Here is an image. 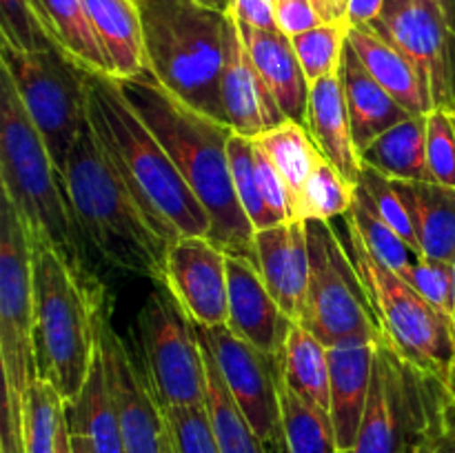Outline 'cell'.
Here are the masks:
<instances>
[{
    "mask_svg": "<svg viewBox=\"0 0 455 453\" xmlns=\"http://www.w3.org/2000/svg\"><path fill=\"white\" fill-rule=\"evenodd\" d=\"M355 198V185H351L327 158L315 167L305 187L300 204L302 220H336L345 218Z\"/></svg>",
    "mask_w": 455,
    "mask_h": 453,
    "instance_id": "cell-37",
    "label": "cell"
},
{
    "mask_svg": "<svg viewBox=\"0 0 455 453\" xmlns=\"http://www.w3.org/2000/svg\"><path fill=\"white\" fill-rule=\"evenodd\" d=\"M309 284L296 322L323 345H373L385 336L349 247L333 220H307Z\"/></svg>",
    "mask_w": 455,
    "mask_h": 453,
    "instance_id": "cell-8",
    "label": "cell"
},
{
    "mask_svg": "<svg viewBox=\"0 0 455 453\" xmlns=\"http://www.w3.org/2000/svg\"><path fill=\"white\" fill-rule=\"evenodd\" d=\"M98 342L111 398L118 411L124 453H160L167 431L163 407L151 391L142 364L118 336L111 318L105 314V306L98 320Z\"/></svg>",
    "mask_w": 455,
    "mask_h": 453,
    "instance_id": "cell-15",
    "label": "cell"
},
{
    "mask_svg": "<svg viewBox=\"0 0 455 453\" xmlns=\"http://www.w3.org/2000/svg\"><path fill=\"white\" fill-rule=\"evenodd\" d=\"M427 167L431 182L455 187V120L447 111L427 114Z\"/></svg>",
    "mask_w": 455,
    "mask_h": 453,
    "instance_id": "cell-43",
    "label": "cell"
},
{
    "mask_svg": "<svg viewBox=\"0 0 455 453\" xmlns=\"http://www.w3.org/2000/svg\"><path fill=\"white\" fill-rule=\"evenodd\" d=\"M373 358H376V342L329 349V373H331L329 416L340 453L354 451L358 440L369 389H371Z\"/></svg>",
    "mask_w": 455,
    "mask_h": 453,
    "instance_id": "cell-20",
    "label": "cell"
},
{
    "mask_svg": "<svg viewBox=\"0 0 455 453\" xmlns=\"http://www.w3.org/2000/svg\"><path fill=\"white\" fill-rule=\"evenodd\" d=\"M65 417L71 431H78L89 440L93 453H124L118 411H116L109 382H107L100 342H98L96 360L78 400L65 404Z\"/></svg>",
    "mask_w": 455,
    "mask_h": 453,
    "instance_id": "cell-28",
    "label": "cell"
},
{
    "mask_svg": "<svg viewBox=\"0 0 455 453\" xmlns=\"http://www.w3.org/2000/svg\"><path fill=\"white\" fill-rule=\"evenodd\" d=\"M58 453H74V451H71V440H69V426H67V417H62L60 435H58Z\"/></svg>",
    "mask_w": 455,
    "mask_h": 453,
    "instance_id": "cell-49",
    "label": "cell"
},
{
    "mask_svg": "<svg viewBox=\"0 0 455 453\" xmlns=\"http://www.w3.org/2000/svg\"><path fill=\"white\" fill-rule=\"evenodd\" d=\"M453 120H455V115H453Z\"/></svg>",
    "mask_w": 455,
    "mask_h": 453,
    "instance_id": "cell-55",
    "label": "cell"
},
{
    "mask_svg": "<svg viewBox=\"0 0 455 453\" xmlns=\"http://www.w3.org/2000/svg\"><path fill=\"white\" fill-rule=\"evenodd\" d=\"M283 429L289 453H340L329 413L293 393L287 385H280Z\"/></svg>",
    "mask_w": 455,
    "mask_h": 453,
    "instance_id": "cell-34",
    "label": "cell"
},
{
    "mask_svg": "<svg viewBox=\"0 0 455 453\" xmlns=\"http://www.w3.org/2000/svg\"><path fill=\"white\" fill-rule=\"evenodd\" d=\"M347 247L358 266L385 336L409 360L447 385L455 367V322L422 298L407 280L373 258L347 226Z\"/></svg>",
    "mask_w": 455,
    "mask_h": 453,
    "instance_id": "cell-9",
    "label": "cell"
},
{
    "mask_svg": "<svg viewBox=\"0 0 455 453\" xmlns=\"http://www.w3.org/2000/svg\"><path fill=\"white\" fill-rule=\"evenodd\" d=\"M164 284L194 324L222 327L229 322L227 251L212 238L182 235L169 244Z\"/></svg>",
    "mask_w": 455,
    "mask_h": 453,
    "instance_id": "cell-16",
    "label": "cell"
},
{
    "mask_svg": "<svg viewBox=\"0 0 455 453\" xmlns=\"http://www.w3.org/2000/svg\"><path fill=\"white\" fill-rule=\"evenodd\" d=\"M338 7L342 9V13H345V9H347V0H338Z\"/></svg>",
    "mask_w": 455,
    "mask_h": 453,
    "instance_id": "cell-53",
    "label": "cell"
},
{
    "mask_svg": "<svg viewBox=\"0 0 455 453\" xmlns=\"http://www.w3.org/2000/svg\"><path fill=\"white\" fill-rule=\"evenodd\" d=\"M84 4L114 67V78L149 76L151 69L136 0H84Z\"/></svg>",
    "mask_w": 455,
    "mask_h": 453,
    "instance_id": "cell-26",
    "label": "cell"
},
{
    "mask_svg": "<svg viewBox=\"0 0 455 453\" xmlns=\"http://www.w3.org/2000/svg\"><path fill=\"white\" fill-rule=\"evenodd\" d=\"M31 4L58 52L87 71L114 76V67L93 29L84 0H31Z\"/></svg>",
    "mask_w": 455,
    "mask_h": 453,
    "instance_id": "cell-27",
    "label": "cell"
},
{
    "mask_svg": "<svg viewBox=\"0 0 455 453\" xmlns=\"http://www.w3.org/2000/svg\"><path fill=\"white\" fill-rule=\"evenodd\" d=\"M238 29L253 65L265 78L283 114L287 115V120L305 124L311 83L302 71L291 38L278 29H253L240 22Z\"/></svg>",
    "mask_w": 455,
    "mask_h": 453,
    "instance_id": "cell-21",
    "label": "cell"
},
{
    "mask_svg": "<svg viewBox=\"0 0 455 453\" xmlns=\"http://www.w3.org/2000/svg\"><path fill=\"white\" fill-rule=\"evenodd\" d=\"M31 242V240H29ZM34 249L36 373L62 402L78 400L98 354V320L105 289H89L69 265L43 242Z\"/></svg>",
    "mask_w": 455,
    "mask_h": 453,
    "instance_id": "cell-5",
    "label": "cell"
},
{
    "mask_svg": "<svg viewBox=\"0 0 455 453\" xmlns=\"http://www.w3.org/2000/svg\"><path fill=\"white\" fill-rule=\"evenodd\" d=\"M431 3H435L440 9H443V13L447 16L449 25L455 29V0H431Z\"/></svg>",
    "mask_w": 455,
    "mask_h": 453,
    "instance_id": "cell-50",
    "label": "cell"
},
{
    "mask_svg": "<svg viewBox=\"0 0 455 453\" xmlns=\"http://www.w3.org/2000/svg\"><path fill=\"white\" fill-rule=\"evenodd\" d=\"M449 389L382 336L376 342L371 389L351 453H420L434 435Z\"/></svg>",
    "mask_w": 455,
    "mask_h": 453,
    "instance_id": "cell-7",
    "label": "cell"
},
{
    "mask_svg": "<svg viewBox=\"0 0 455 453\" xmlns=\"http://www.w3.org/2000/svg\"><path fill=\"white\" fill-rule=\"evenodd\" d=\"M373 29L422 76L434 109L455 115V29L431 0H387Z\"/></svg>",
    "mask_w": 455,
    "mask_h": 453,
    "instance_id": "cell-14",
    "label": "cell"
},
{
    "mask_svg": "<svg viewBox=\"0 0 455 453\" xmlns=\"http://www.w3.org/2000/svg\"><path fill=\"white\" fill-rule=\"evenodd\" d=\"M229 13L240 25L253 27V29H278L275 0H234Z\"/></svg>",
    "mask_w": 455,
    "mask_h": 453,
    "instance_id": "cell-45",
    "label": "cell"
},
{
    "mask_svg": "<svg viewBox=\"0 0 455 453\" xmlns=\"http://www.w3.org/2000/svg\"><path fill=\"white\" fill-rule=\"evenodd\" d=\"M229 164H231V178H234L235 195L240 200V207L247 213L251 220L253 229H269V226L280 225L269 211L260 195V187H258V173H256V154H253L251 138H244L240 133H234L229 140Z\"/></svg>",
    "mask_w": 455,
    "mask_h": 453,
    "instance_id": "cell-38",
    "label": "cell"
},
{
    "mask_svg": "<svg viewBox=\"0 0 455 453\" xmlns=\"http://www.w3.org/2000/svg\"><path fill=\"white\" fill-rule=\"evenodd\" d=\"M453 322H455V309H453Z\"/></svg>",
    "mask_w": 455,
    "mask_h": 453,
    "instance_id": "cell-54",
    "label": "cell"
},
{
    "mask_svg": "<svg viewBox=\"0 0 455 453\" xmlns=\"http://www.w3.org/2000/svg\"><path fill=\"white\" fill-rule=\"evenodd\" d=\"M347 226L355 231L363 244L367 247V251L373 258L382 262L385 266L394 269L395 274H403L409 265L418 260V256L413 253V249L404 242L398 235V231L391 229L385 220L380 218V213L373 209L371 200L364 194V189L360 185H355V198L351 209L345 216Z\"/></svg>",
    "mask_w": 455,
    "mask_h": 453,
    "instance_id": "cell-33",
    "label": "cell"
},
{
    "mask_svg": "<svg viewBox=\"0 0 455 453\" xmlns=\"http://www.w3.org/2000/svg\"><path fill=\"white\" fill-rule=\"evenodd\" d=\"M167 422V420H164ZM160 453H178L176 451V444H173V440H172V433H169V429L164 431V438H163V451Z\"/></svg>",
    "mask_w": 455,
    "mask_h": 453,
    "instance_id": "cell-52",
    "label": "cell"
},
{
    "mask_svg": "<svg viewBox=\"0 0 455 453\" xmlns=\"http://www.w3.org/2000/svg\"><path fill=\"white\" fill-rule=\"evenodd\" d=\"M220 98L227 124L244 138H258L260 133L278 127L287 120L267 87L265 78L253 65L235 18L227 16L225 27V60H222Z\"/></svg>",
    "mask_w": 455,
    "mask_h": 453,
    "instance_id": "cell-17",
    "label": "cell"
},
{
    "mask_svg": "<svg viewBox=\"0 0 455 453\" xmlns=\"http://www.w3.org/2000/svg\"><path fill=\"white\" fill-rule=\"evenodd\" d=\"M342 87H345L347 111L358 151L363 154L376 138L389 131L395 124L411 118V111L404 109L360 62L354 49L347 43L340 65Z\"/></svg>",
    "mask_w": 455,
    "mask_h": 453,
    "instance_id": "cell-23",
    "label": "cell"
},
{
    "mask_svg": "<svg viewBox=\"0 0 455 453\" xmlns=\"http://www.w3.org/2000/svg\"><path fill=\"white\" fill-rule=\"evenodd\" d=\"M87 91L89 124L98 142L160 234L169 242L182 235L212 238V218L163 142L127 100L118 80L89 71Z\"/></svg>",
    "mask_w": 455,
    "mask_h": 453,
    "instance_id": "cell-2",
    "label": "cell"
},
{
    "mask_svg": "<svg viewBox=\"0 0 455 453\" xmlns=\"http://www.w3.org/2000/svg\"><path fill=\"white\" fill-rule=\"evenodd\" d=\"M194 329L204 349L212 354L235 407L256 431L267 453H289L280 407L283 371L278 360L235 336L227 324H194Z\"/></svg>",
    "mask_w": 455,
    "mask_h": 453,
    "instance_id": "cell-13",
    "label": "cell"
},
{
    "mask_svg": "<svg viewBox=\"0 0 455 453\" xmlns=\"http://www.w3.org/2000/svg\"><path fill=\"white\" fill-rule=\"evenodd\" d=\"M404 280L420 293L422 298L438 306L443 314L451 315L455 309V265L453 262L418 258L413 265L403 271Z\"/></svg>",
    "mask_w": 455,
    "mask_h": 453,
    "instance_id": "cell-42",
    "label": "cell"
},
{
    "mask_svg": "<svg viewBox=\"0 0 455 453\" xmlns=\"http://www.w3.org/2000/svg\"><path fill=\"white\" fill-rule=\"evenodd\" d=\"M347 34H349L347 20H338L323 22V25L305 31V34L293 36L291 44L311 84L327 78V76L340 74L342 56H345L347 49Z\"/></svg>",
    "mask_w": 455,
    "mask_h": 453,
    "instance_id": "cell-36",
    "label": "cell"
},
{
    "mask_svg": "<svg viewBox=\"0 0 455 453\" xmlns=\"http://www.w3.org/2000/svg\"><path fill=\"white\" fill-rule=\"evenodd\" d=\"M253 265L284 314L298 320L309 284V238L307 220H289L253 235Z\"/></svg>",
    "mask_w": 455,
    "mask_h": 453,
    "instance_id": "cell-19",
    "label": "cell"
},
{
    "mask_svg": "<svg viewBox=\"0 0 455 453\" xmlns=\"http://www.w3.org/2000/svg\"><path fill=\"white\" fill-rule=\"evenodd\" d=\"M307 129L314 136L324 158L351 182L358 185L363 158L355 147L349 111H347L342 76L333 74L311 84Z\"/></svg>",
    "mask_w": 455,
    "mask_h": 453,
    "instance_id": "cell-22",
    "label": "cell"
},
{
    "mask_svg": "<svg viewBox=\"0 0 455 453\" xmlns=\"http://www.w3.org/2000/svg\"><path fill=\"white\" fill-rule=\"evenodd\" d=\"M0 182L31 242L52 247L89 289H105L76 220L65 178L31 123L7 71L0 69Z\"/></svg>",
    "mask_w": 455,
    "mask_h": 453,
    "instance_id": "cell-3",
    "label": "cell"
},
{
    "mask_svg": "<svg viewBox=\"0 0 455 453\" xmlns=\"http://www.w3.org/2000/svg\"><path fill=\"white\" fill-rule=\"evenodd\" d=\"M363 164L391 180H429L427 167V115H411L371 142L360 154Z\"/></svg>",
    "mask_w": 455,
    "mask_h": 453,
    "instance_id": "cell-30",
    "label": "cell"
},
{
    "mask_svg": "<svg viewBox=\"0 0 455 453\" xmlns=\"http://www.w3.org/2000/svg\"><path fill=\"white\" fill-rule=\"evenodd\" d=\"M387 0H347L345 20L349 27H371L382 16Z\"/></svg>",
    "mask_w": 455,
    "mask_h": 453,
    "instance_id": "cell-47",
    "label": "cell"
},
{
    "mask_svg": "<svg viewBox=\"0 0 455 453\" xmlns=\"http://www.w3.org/2000/svg\"><path fill=\"white\" fill-rule=\"evenodd\" d=\"M34 249L16 209H0V369L4 395L25 398L36 373Z\"/></svg>",
    "mask_w": 455,
    "mask_h": 453,
    "instance_id": "cell-12",
    "label": "cell"
},
{
    "mask_svg": "<svg viewBox=\"0 0 455 453\" xmlns=\"http://www.w3.org/2000/svg\"><path fill=\"white\" fill-rule=\"evenodd\" d=\"M280 371H283V382L293 393L320 411L329 413V395H331L329 346L323 345L302 324L293 322L280 360Z\"/></svg>",
    "mask_w": 455,
    "mask_h": 453,
    "instance_id": "cell-31",
    "label": "cell"
},
{
    "mask_svg": "<svg viewBox=\"0 0 455 453\" xmlns=\"http://www.w3.org/2000/svg\"><path fill=\"white\" fill-rule=\"evenodd\" d=\"M116 80L209 213L213 242L227 253L256 262V229L240 207L231 178L229 140L235 133L234 129L187 105L164 89L154 74Z\"/></svg>",
    "mask_w": 455,
    "mask_h": 453,
    "instance_id": "cell-1",
    "label": "cell"
},
{
    "mask_svg": "<svg viewBox=\"0 0 455 453\" xmlns=\"http://www.w3.org/2000/svg\"><path fill=\"white\" fill-rule=\"evenodd\" d=\"M203 345V342H200ZM204 362H207V411L216 431L220 453H267L265 444L256 435L240 409L235 407L212 354L203 346Z\"/></svg>",
    "mask_w": 455,
    "mask_h": 453,
    "instance_id": "cell-32",
    "label": "cell"
},
{
    "mask_svg": "<svg viewBox=\"0 0 455 453\" xmlns=\"http://www.w3.org/2000/svg\"><path fill=\"white\" fill-rule=\"evenodd\" d=\"M178 453H220L207 404L163 409Z\"/></svg>",
    "mask_w": 455,
    "mask_h": 453,
    "instance_id": "cell-40",
    "label": "cell"
},
{
    "mask_svg": "<svg viewBox=\"0 0 455 453\" xmlns=\"http://www.w3.org/2000/svg\"><path fill=\"white\" fill-rule=\"evenodd\" d=\"M323 22V16L309 0H275V25L289 38L305 34Z\"/></svg>",
    "mask_w": 455,
    "mask_h": 453,
    "instance_id": "cell-44",
    "label": "cell"
},
{
    "mask_svg": "<svg viewBox=\"0 0 455 453\" xmlns=\"http://www.w3.org/2000/svg\"><path fill=\"white\" fill-rule=\"evenodd\" d=\"M0 34L3 43L18 52H44L56 49L44 34L31 0H0Z\"/></svg>",
    "mask_w": 455,
    "mask_h": 453,
    "instance_id": "cell-41",
    "label": "cell"
},
{
    "mask_svg": "<svg viewBox=\"0 0 455 453\" xmlns=\"http://www.w3.org/2000/svg\"><path fill=\"white\" fill-rule=\"evenodd\" d=\"M416 229L422 258L455 265V187L431 180H394Z\"/></svg>",
    "mask_w": 455,
    "mask_h": 453,
    "instance_id": "cell-25",
    "label": "cell"
},
{
    "mask_svg": "<svg viewBox=\"0 0 455 453\" xmlns=\"http://www.w3.org/2000/svg\"><path fill=\"white\" fill-rule=\"evenodd\" d=\"M420 453H455V398L449 393L443 417Z\"/></svg>",
    "mask_w": 455,
    "mask_h": 453,
    "instance_id": "cell-46",
    "label": "cell"
},
{
    "mask_svg": "<svg viewBox=\"0 0 455 453\" xmlns=\"http://www.w3.org/2000/svg\"><path fill=\"white\" fill-rule=\"evenodd\" d=\"M358 185L363 187L364 194L369 195L373 209L380 213L382 220H385L391 229L398 231L400 238L413 249V253H416L418 258H422L420 247H418V238H416V229H413L411 216H409L407 204H404L403 195H400L398 189H395L394 180L387 178L385 173L363 164Z\"/></svg>",
    "mask_w": 455,
    "mask_h": 453,
    "instance_id": "cell-39",
    "label": "cell"
},
{
    "mask_svg": "<svg viewBox=\"0 0 455 453\" xmlns=\"http://www.w3.org/2000/svg\"><path fill=\"white\" fill-rule=\"evenodd\" d=\"M62 178L93 256L120 271L164 282V260L172 242L107 158L89 123L71 149Z\"/></svg>",
    "mask_w": 455,
    "mask_h": 453,
    "instance_id": "cell-4",
    "label": "cell"
},
{
    "mask_svg": "<svg viewBox=\"0 0 455 453\" xmlns=\"http://www.w3.org/2000/svg\"><path fill=\"white\" fill-rule=\"evenodd\" d=\"M154 78L194 109L227 123L220 98L229 13L198 0H136Z\"/></svg>",
    "mask_w": 455,
    "mask_h": 453,
    "instance_id": "cell-6",
    "label": "cell"
},
{
    "mask_svg": "<svg viewBox=\"0 0 455 453\" xmlns=\"http://www.w3.org/2000/svg\"><path fill=\"white\" fill-rule=\"evenodd\" d=\"M67 426H69V425H67ZM69 440H71V451H74V453H93L89 440L84 438L83 433H78V431L69 429Z\"/></svg>",
    "mask_w": 455,
    "mask_h": 453,
    "instance_id": "cell-48",
    "label": "cell"
},
{
    "mask_svg": "<svg viewBox=\"0 0 455 453\" xmlns=\"http://www.w3.org/2000/svg\"><path fill=\"white\" fill-rule=\"evenodd\" d=\"M0 69L12 78L31 123L62 173L89 123V71L58 49L18 52L7 43H0Z\"/></svg>",
    "mask_w": 455,
    "mask_h": 453,
    "instance_id": "cell-10",
    "label": "cell"
},
{
    "mask_svg": "<svg viewBox=\"0 0 455 453\" xmlns=\"http://www.w3.org/2000/svg\"><path fill=\"white\" fill-rule=\"evenodd\" d=\"M198 3H203L204 7H209V9H216V12H220V13H229L234 0H198Z\"/></svg>",
    "mask_w": 455,
    "mask_h": 453,
    "instance_id": "cell-51",
    "label": "cell"
},
{
    "mask_svg": "<svg viewBox=\"0 0 455 453\" xmlns=\"http://www.w3.org/2000/svg\"><path fill=\"white\" fill-rule=\"evenodd\" d=\"M229 322L227 327L280 362L296 320L289 318L267 289L260 271L249 258L227 253Z\"/></svg>",
    "mask_w": 455,
    "mask_h": 453,
    "instance_id": "cell-18",
    "label": "cell"
},
{
    "mask_svg": "<svg viewBox=\"0 0 455 453\" xmlns=\"http://www.w3.org/2000/svg\"><path fill=\"white\" fill-rule=\"evenodd\" d=\"M142 371L163 409L204 404L207 362L194 322L164 282H156L136 318Z\"/></svg>",
    "mask_w": 455,
    "mask_h": 453,
    "instance_id": "cell-11",
    "label": "cell"
},
{
    "mask_svg": "<svg viewBox=\"0 0 455 453\" xmlns=\"http://www.w3.org/2000/svg\"><path fill=\"white\" fill-rule=\"evenodd\" d=\"M65 402L43 378H36L22 398L25 453H58Z\"/></svg>",
    "mask_w": 455,
    "mask_h": 453,
    "instance_id": "cell-35",
    "label": "cell"
},
{
    "mask_svg": "<svg viewBox=\"0 0 455 453\" xmlns=\"http://www.w3.org/2000/svg\"><path fill=\"white\" fill-rule=\"evenodd\" d=\"M251 140L269 155L274 167L278 169L289 194H291L293 204H296L298 218H300L302 194H305L307 182H309L315 167L324 160L323 151L315 145L307 124L296 123V120H284L278 127L269 129V131L260 133Z\"/></svg>",
    "mask_w": 455,
    "mask_h": 453,
    "instance_id": "cell-29",
    "label": "cell"
},
{
    "mask_svg": "<svg viewBox=\"0 0 455 453\" xmlns=\"http://www.w3.org/2000/svg\"><path fill=\"white\" fill-rule=\"evenodd\" d=\"M347 43L364 65V69L413 115H427L434 111L429 91L413 67V62L389 43L373 27H349Z\"/></svg>",
    "mask_w": 455,
    "mask_h": 453,
    "instance_id": "cell-24",
    "label": "cell"
}]
</instances>
